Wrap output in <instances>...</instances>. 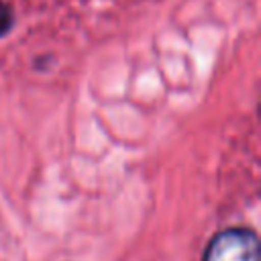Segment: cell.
<instances>
[{"mask_svg":"<svg viewBox=\"0 0 261 261\" xmlns=\"http://www.w3.org/2000/svg\"><path fill=\"white\" fill-rule=\"evenodd\" d=\"M202 261H261L259 237L247 226L222 228L210 239Z\"/></svg>","mask_w":261,"mask_h":261,"instance_id":"cell-1","label":"cell"},{"mask_svg":"<svg viewBox=\"0 0 261 261\" xmlns=\"http://www.w3.org/2000/svg\"><path fill=\"white\" fill-rule=\"evenodd\" d=\"M14 24V16H12V10L6 2L0 0V37H4Z\"/></svg>","mask_w":261,"mask_h":261,"instance_id":"cell-2","label":"cell"}]
</instances>
